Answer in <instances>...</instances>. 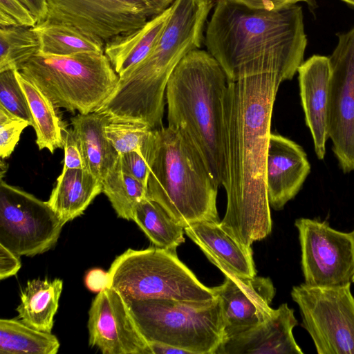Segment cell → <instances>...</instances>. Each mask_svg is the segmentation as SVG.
Masks as SVG:
<instances>
[{
	"label": "cell",
	"mask_w": 354,
	"mask_h": 354,
	"mask_svg": "<svg viewBox=\"0 0 354 354\" xmlns=\"http://www.w3.org/2000/svg\"><path fill=\"white\" fill-rule=\"evenodd\" d=\"M282 82L273 73L228 80L224 99V176L227 196L221 227L240 243L272 232L266 163L273 106Z\"/></svg>",
	"instance_id": "6da1fadb"
},
{
	"label": "cell",
	"mask_w": 354,
	"mask_h": 354,
	"mask_svg": "<svg viewBox=\"0 0 354 354\" xmlns=\"http://www.w3.org/2000/svg\"><path fill=\"white\" fill-rule=\"evenodd\" d=\"M107 118L106 113L95 111L80 113L71 118L86 169L101 181L115 165L120 157L105 135L104 125Z\"/></svg>",
	"instance_id": "44dd1931"
},
{
	"label": "cell",
	"mask_w": 354,
	"mask_h": 354,
	"mask_svg": "<svg viewBox=\"0 0 354 354\" xmlns=\"http://www.w3.org/2000/svg\"><path fill=\"white\" fill-rule=\"evenodd\" d=\"M310 172V162L300 145L279 134L270 133L266 163L270 207L283 209L299 192Z\"/></svg>",
	"instance_id": "2e32d148"
},
{
	"label": "cell",
	"mask_w": 354,
	"mask_h": 354,
	"mask_svg": "<svg viewBox=\"0 0 354 354\" xmlns=\"http://www.w3.org/2000/svg\"><path fill=\"white\" fill-rule=\"evenodd\" d=\"M185 233L224 274L239 278L257 276L251 247L238 242L220 221H201L185 227Z\"/></svg>",
	"instance_id": "d6986e66"
},
{
	"label": "cell",
	"mask_w": 354,
	"mask_h": 354,
	"mask_svg": "<svg viewBox=\"0 0 354 354\" xmlns=\"http://www.w3.org/2000/svg\"><path fill=\"white\" fill-rule=\"evenodd\" d=\"M106 286L125 301L174 299L205 302L217 297L178 257L176 250L152 246L129 248L118 256L106 272Z\"/></svg>",
	"instance_id": "52a82bcc"
},
{
	"label": "cell",
	"mask_w": 354,
	"mask_h": 354,
	"mask_svg": "<svg viewBox=\"0 0 354 354\" xmlns=\"http://www.w3.org/2000/svg\"><path fill=\"white\" fill-rule=\"evenodd\" d=\"M17 77L29 105L36 144L39 150L47 149L53 153L55 149L64 147L65 124L58 117L51 101L35 84L17 70Z\"/></svg>",
	"instance_id": "cb8c5ba5"
},
{
	"label": "cell",
	"mask_w": 354,
	"mask_h": 354,
	"mask_svg": "<svg viewBox=\"0 0 354 354\" xmlns=\"http://www.w3.org/2000/svg\"><path fill=\"white\" fill-rule=\"evenodd\" d=\"M344 2H346V3L352 6H354V0H342Z\"/></svg>",
	"instance_id": "60d3db41"
},
{
	"label": "cell",
	"mask_w": 354,
	"mask_h": 354,
	"mask_svg": "<svg viewBox=\"0 0 354 354\" xmlns=\"http://www.w3.org/2000/svg\"><path fill=\"white\" fill-rule=\"evenodd\" d=\"M297 73L306 124L313 138L315 154L319 160H323L328 138L329 57L314 55L302 62Z\"/></svg>",
	"instance_id": "ac0fdd59"
},
{
	"label": "cell",
	"mask_w": 354,
	"mask_h": 354,
	"mask_svg": "<svg viewBox=\"0 0 354 354\" xmlns=\"http://www.w3.org/2000/svg\"><path fill=\"white\" fill-rule=\"evenodd\" d=\"M33 29L39 39V52L41 53L53 55L104 53L103 44L66 25L45 20Z\"/></svg>",
	"instance_id": "4316f807"
},
{
	"label": "cell",
	"mask_w": 354,
	"mask_h": 354,
	"mask_svg": "<svg viewBox=\"0 0 354 354\" xmlns=\"http://www.w3.org/2000/svg\"><path fill=\"white\" fill-rule=\"evenodd\" d=\"M19 255L0 243V279L15 275L21 267Z\"/></svg>",
	"instance_id": "8d00e7d4"
},
{
	"label": "cell",
	"mask_w": 354,
	"mask_h": 354,
	"mask_svg": "<svg viewBox=\"0 0 354 354\" xmlns=\"http://www.w3.org/2000/svg\"><path fill=\"white\" fill-rule=\"evenodd\" d=\"M214 0H176L168 21L149 55L120 77L98 112L113 118L162 127L166 87L173 71L190 51L199 48Z\"/></svg>",
	"instance_id": "3957f363"
},
{
	"label": "cell",
	"mask_w": 354,
	"mask_h": 354,
	"mask_svg": "<svg viewBox=\"0 0 354 354\" xmlns=\"http://www.w3.org/2000/svg\"><path fill=\"white\" fill-rule=\"evenodd\" d=\"M125 301L148 343L168 344L189 354H216L223 342V315L218 297L205 302L174 299Z\"/></svg>",
	"instance_id": "ba28073f"
},
{
	"label": "cell",
	"mask_w": 354,
	"mask_h": 354,
	"mask_svg": "<svg viewBox=\"0 0 354 354\" xmlns=\"http://www.w3.org/2000/svg\"><path fill=\"white\" fill-rule=\"evenodd\" d=\"M102 192V181L88 170L63 167L47 203L66 224L82 215Z\"/></svg>",
	"instance_id": "ffe728a7"
},
{
	"label": "cell",
	"mask_w": 354,
	"mask_h": 354,
	"mask_svg": "<svg viewBox=\"0 0 354 354\" xmlns=\"http://www.w3.org/2000/svg\"><path fill=\"white\" fill-rule=\"evenodd\" d=\"M102 183V192L108 198L118 216L128 221L133 220L136 207L147 197V187L124 173L120 167L119 159Z\"/></svg>",
	"instance_id": "83f0119b"
},
{
	"label": "cell",
	"mask_w": 354,
	"mask_h": 354,
	"mask_svg": "<svg viewBox=\"0 0 354 354\" xmlns=\"http://www.w3.org/2000/svg\"><path fill=\"white\" fill-rule=\"evenodd\" d=\"M64 159V167L86 169L79 140L72 129H63Z\"/></svg>",
	"instance_id": "e575fe53"
},
{
	"label": "cell",
	"mask_w": 354,
	"mask_h": 354,
	"mask_svg": "<svg viewBox=\"0 0 354 354\" xmlns=\"http://www.w3.org/2000/svg\"><path fill=\"white\" fill-rule=\"evenodd\" d=\"M88 343L104 354H151L122 295L105 286L88 311Z\"/></svg>",
	"instance_id": "5bb4252c"
},
{
	"label": "cell",
	"mask_w": 354,
	"mask_h": 354,
	"mask_svg": "<svg viewBox=\"0 0 354 354\" xmlns=\"http://www.w3.org/2000/svg\"><path fill=\"white\" fill-rule=\"evenodd\" d=\"M0 105L32 124L29 105L17 79L16 69L0 72Z\"/></svg>",
	"instance_id": "4dcf8cb0"
},
{
	"label": "cell",
	"mask_w": 354,
	"mask_h": 354,
	"mask_svg": "<svg viewBox=\"0 0 354 354\" xmlns=\"http://www.w3.org/2000/svg\"><path fill=\"white\" fill-rule=\"evenodd\" d=\"M204 39L228 80L261 73L290 80L307 46L301 6L258 10L235 0H216Z\"/></svg>",
	"instance_id": "7a4b0ae2"
},
{
	"label": "cell",
	"mask_w": 354,
	"mask_h": 354,
	"mask_svg": "<svg viewBox=\"0 0 354 354\" xmlns=\"http://www.w3.org/2000/svg\"><path fill=\"white\" fill-rule=\"evenodd\" d=\"M329 57L328 136L344 174L354 171V26L337 35Z\"/></svg>",
	"instance_id": "4fadbf2b"
},
{
	"label": "cell",
	"mask_w": 354,
	"mask_h": 354,
	"mask_svg": "<svg viewBox=\"0 0 354 354\" xmlns=\"http://www.w3.org/2000/svg\"><path fill=\"white\" fill-rule=\"evenodd\" d=\"M225 276L222 284L213 287L221 305L223 342L264 322L273 310L270 304L276 293L269 277Z\"/></svg>",
	"instance_id": "9a60e30c"
},
{
	"label": "cell",
	"mask_w": 354,
	"mask_h": 354,
	"mask_svg": "<svg viewBox=\"0 0 354 354\" xmlns=\"http://www.w3.org/2000/svg\"><path fill=\"white\" fill-rule=\"evenodd\" d=\"M228 79L218 62L199 48L188 53L168 80V126L180 131L198 149L215 182L224 176V99Z\"/></svg>",
	"instance_id": "277c9868"
},
{
	"label": "cell",
	"mask_w": 354,
	"mask_h": 354,
	"mask_svg": "<svg viewBox=\"0 0 354 354\" xmlns=\"http://www.w3.org/2000/svg\"><path fill=\"white\" fill-rule=\"evenodd\" d=\"M35 84L56 109L97 111L115 90L119 75L104 53L53 55L38 52L17 70Z\"/></svg>",
	"instance_id": "8992f818"
},
{
	"label": "cell",
	"mask_w": 354,
	"mask_h": 354,
	"mask_svg": "<svg viewBox=\"0 0 354 354\" xmlns=\"http://www.w3.org/2000/svg\"><path fill=\"white\" fill-rule=\"evenodd\" d=\"M249 8L274 10L281 9L292 5H295L298 2H304L307 4L308 8L313 10L317 6L316 0H235Z\"/></svg>",
	"instance_id": "d590c367"
},
{
	"label": "cell",
	"mask_w": 354,
	"mask_h": 354,
	"mask_svg": "<svg viewBox=\"0 0 354 354\" xmlns=\"http://www.w3.org/2000/svg\"><path fill=\"white\" fill-rule=\"evenodd\" d=\"M151 130L146 124L110 115L104 125L106 137L120 156L140 151Z\"/></svg>",
	"instance_id": "f546056e"
},
{
	"label": "cell",
	"mask_w": 354,
	"mask_h": 354,
	"mask_svg": "<svg viewBox=\"0 0 354 354\" xmlns=\"http://www.w3.org/2000/svg\"><path fill=\"white\" fill-rule=\"evenodd\" d=\"M176 0H46V20L103 44L142 27Z\"/></svg>",
	"instance_id": "9c48e42d"
},
{
	"label": "cell",
	"mask_w": 354,
	"mask_h": 354,
	"mask_svg": "<svg viewBox=\"0 0 354 354\" xmlns=\"http://www.w3.org/2000/svg\"><path fill=\"white\" fill-rule=\"evenodd\" d=\"M31 12L37 24L46 20L47 15L46 0H19Z\"/></svg>",
	"instance_id": "74e56055"
},
{
	"label": "cell",
	"mask_w": 354,
	"mask_h": 354,
	"mask_svg": "<svg viewBox=\"0 0 354 354\" xmlns=\"http://www.w3.org/2000/svg\"><path fill=\"white\" fill-rule=\"evenodd\" d=\"M295 226L299 234L304 283L316 286L351 283L354 242L351 232L337 230L328 221L316 218H297Z\"/></svg>",
	"instance_id": "7c38bea8"
},
{
	"label": "cell",
	"mask_w": 354,
	"mask_h": 354,
	"mask_svg": "<svg viewBox=\"0 0 354 354\" xmlns=\"http://www.w3.org/2000/svg\"><path fill=\"white\" fill-rule=\"evenodd\" d=\"M61 279L28 281L20 292L19 318L37 330L51 332L62 292Z\"/></svg>",
	"instance_id": "603a6c76"
},
{
	"label": "cell",
	"mask_w": 354,
	"mask_h": 354,
	"mask_svg": "<svg viewBox=\"0 0 354 354\" xmlns=\"http://www.w3.org/2000/svg\"><path fill=\"white\" fill-rule=\"evenodd\" d=\"M147 140L140 151H131L120 155L119 162L124 173L131 176L147 187L149 167L147 158Z\"/></svg>",
	"instance_id": "836d02e7"
},
{
	"label": "cell",
	"mask_w": 354,
	"mask_h": 354,
	"mask_svg": "<svg viewBox=\"0 0 354 354\" xmlns=\"http://www.w3.org/2000/svg\"><path fill=\"white\" fill-rule=\"evenodd\" d=\"M59 346L51 332L37 330L16 319H0L1 354H56Z\"/></svg>",
	"instance_id": "d4e9b609"
},
{
	"label": "cell",
	"mask_w": 354,
	"mask_h": 354,
	"mask_svg": "<svg viewBox=\"0 0 354 354\" xmlns=\"http://www.w3.org/2000/svg\"><path fill=\"white\" fill-rule=\"evenodd\" d=\"M132 221L156 247L176 250L185 242V228L161 205L148 197L137 205Z\"/></svg>",
	"instance_id": "484cf974"
},
{
	"label": "cell",
	"mask_w": 354,
	"mask_h": 354,
	"mask_svg": "<svg viewBox=\"0 0 354 354\" xmlns=\"http://www.w3.org/2000/svg\"><path fill=\"white\" fill-rule=\"evenodd\" d=\"M151 354H189L187 351L158 342H149Z\"/></svg>",
	"instance_id": "f35d334b"
},
{
	"label": "cell",
	"mask_w": 354,
	"mask_h": 354,
	"mask_svg": "<svg viewBox=\"0 0 354 354\" xmlns=\"http://www.w3.org/2000/svg\"><path fill=\"white\" fill-rule=\"evenodd\" d=\"M171 8L172 5L140 28L105 44L104 54L119 77L127 75L149 55L168 21Z\"/></svg>",
	"instance_id": "7402d4cb"
},
{
	"label": "cell",
	"mask_w": 354,
	"mask_h": 354,
	"mask_svg": "<svg viewBox=\"0 0 354 354\" xmlns=\"http://www.w3.org/2000/svg\"><path fill=\"white\" fill-rule=\"evenodd\" d=\"M37 22L19 0H0V27L33 28Z\"/></svg>",
	"instance_id": "d6a6232c"
},
{
	"label": "cell",
	"mask_w": 354,
	"mask_h": 354,
	"mask_svg": "<svg viewBox=\"0 0 354 354\" xmlns=\"http://www.w3.org/2000/svg\"><path fill=\"white\" fill-rule=\"evenodd\" d=\"M297 324L294 310L282 304L262 323L223 342L216 354H303L293 335Z\"/></svg>",
	"instance_id": "e0dca14e"
},
{
	"label": "cell",
	"mask_w": 354,
	"mask_h": 354,
	"mask_svg": "<svg viewBox=\"0 0 354 354\" xmlns=\"http://www.w3.org/2000/svg\"><path fill=\"white\" fill-rule=\"evenodd\" d=\"M351 236L353 238V242H354V230L353 231L351 232ZM352 282L354 283V277L353 278V280H352Z\"/></svg>",
	"instance_id": "b9f144b4"
},
{
	"label": "cell",
	"mask_w": 354,
	"mask_h": 354,
	"mask_svg": "<svg viewBox=\"0 0 354 354\" xmlns=\"http://www.w3.org/2000/svg\"><path fill=\"white\" fill-rule=\"evenodd\" d=\"M32 125L0 105V158H8L13 152L24 129Z\"/></svg>",
	"instance_id": "1f68e13d"
},
{
	"label": "cell",
	"mask_w": 354,
	"mask_h": 354,
	"mask_svg": "<svg viewBox=\"0 0 354 354\" xmlns=\"http://www.w3.org/2000/svg\"><path fill=\"white\" fill-rule=\"evenodd\" d=\"M147 197L184 228L219 221L218 185L195 146L178 129H152L147 140Z\"/></svg>",
	"instance_id": "5b68a950"
},
{
	"label": "cell",
	"mask_w": 354,
	"mask_h": 354,
	"mask_svg": "<svg viewBox=\"0 0 354 354\" xmlns=\"http://www.w3.org/2000/svg\"><path fill=\"white\" fill-rule=\"evenodd\" d=\"M39 50L33 28L0 27V72L16 69Z\"/></svg>",
	"instance_id": "f1b7e54d"
},
{
	"label": "cell",
	"mask_w": 354,
	"mask_h": 354,
	"mask_svg": "<svg viewBox=\"0 0 354 354\" xmlns=\"http://www.w3.org/2000/svg\"><path fill=\"white\" fill-rule=\"evenodd\" d=\"M3 160H4V159L1 158V173H0L1 178H3V176L6 172V170L8 168V165H7L6 162H3Z\"/></svg>",
	"instance_id": "ab89813d"
},
{
	"label": "cell",
	"mask_w": 354,
	"mask_h": 354,
	"mask_svg": "<svg viewBox=\"0 0 354 354\" xmlns=\"http://www.w3.org/2000/svg\"><path fill=\"white\" fill-rule=\"evenodd\" d=\"M64 225L47 201L1 178V244L19 256L40 254L56 244Z\"/></svg>",
	"instance_id": "8fae6325"
},
{
	"label": "cell",
	"mask_w": 354,
	"mask_h": 354,
	"mask_svg": "<svg viewBox=\"0 0 354 354\" xmlns=\"http://www.w3.org/2000/svg\"><path fill=\"white\" fill-rule=\"evenodd\" d=\"M351 284L316 286L301 283L290 295L299 307L301 326L318 354H354V297Z\"/></svg>",
	"instance_id": "30bf717a"
}]
</instances>
